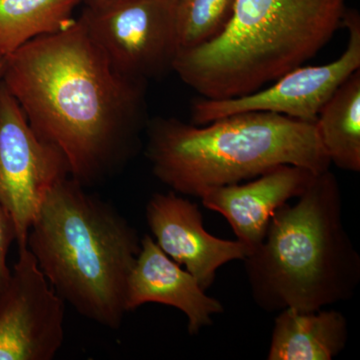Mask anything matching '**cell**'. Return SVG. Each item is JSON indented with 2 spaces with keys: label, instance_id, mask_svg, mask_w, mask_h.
<instances>
[{
  "label": "cell",
  "instance_id": "15",
  "mask_svg": "<svg viewBox=\"0 0 360 360\" xmlns=\"http://www.w3.org/2000/svg\"><path fill=\"white\" fill-rule=\"evenodd\" d=\"M82 0H0V58L37 37L65 30Z\"/></svg>",
  "mask_w": 360,
  "mask_h": 360
},
{
  "label": "cell",
  "instance_id": "5",
  "mask_svg": "<svg viewBox=\"0 0 360 360\" xmlns=\"http://www.w3.org/2000/svg\"><path fill=\"white\" fill-rule=\"evenodd\" d=\"M347 11V0H236L224 32L180 49L172 70L203 98L245 96L314 58Z\"/></svg>",
  "mask_w": 360,
  "mask_h": 360
},
{
  "label": "cell",
  "instance_id": "10",
  "mask_svg": "<svg viewBox=\"0 0 360 360\" xmlns=\"http://www.w3.org/2000/svg\"><path fill=\"white\" fill-rule=\"evenodd\" d=\"M146 222L156 245L206 290L222 265L243 260L251 252L245 243L208 233L198 205L174 191L155 193L146 208Z\"/></svg>",
  "mask_w": 360,
  "mask_h": 360
},
{
  "label": "cell",
  "instance_id": "4",
  "mask_svg": "<svg viewBox=\"0 0 360 360\" xmlns=\"http://www.w3.org/2000/svg\"><path fill=\"white\" fill-rule=\"evenodd\" d=\"M156 179L181 195L255 179L278 165L330 168L314 123L270 112L236 113L200 125L158 117L146 125Z\"/></svg>",
  "mask_w": 360,
  "mask_h": 360
},
{
  "label": "cell",
  "instance_id": "9",
  "mask_svg": "<svg viewBox=\"0 0 360 360\" xmlns=\"http://www.w3.org/2000/svg\"><path fill=\"white\" fill-rule=\"evenodd\" d=\"M0 293V360H52L65 341V302L27 246Z\"/></svg>",
  "mask_w": 360,
  "mask_h": 360
},
{
  "label": "cell",
  "instance_id": "17",
  "mask_svg": "<svg viewBox=\"0 0 360 360\" xmlns=\"http://www.w3.org/2000/svg\"><path fill=\"white\" fill-rule=\"evenodd\" d=\"M15 239L13 220L0 203V293L6 288L11 276V270L7 266V255Z\"/></svg>",
  "mask_w": 360,
  "mask_h": 360
},
{
  "label": "cell",
  "instance_id": "16",
  "mask_svg": "<svg viewBox=\"0 0 360 360\" xmlns=\"http://www.w3.org/2000/svg\"><path fill=\"white\" fill-rule=\"evenodd\" d=\"M236 0H175V21L180 49L207 44L224 32Z\"/></svg>",
  "mask_w": 360,
  "mask_h": 360
},
{
  "label": "cell",
  "instance_id": "14",
  "mask_svg": "<svg viewBox=\"0 0 360 360\" xmlns=\"http://www.w3.org/2000/svg\"><path fill=\"white\" fill-rule=\"evenodd\" d=\"M331 165L360 172V70L354 71L326 101L314 122Z\"/></svg>",
  "mask_w": 360,
  "mask_h": 360
},
{
  "label": "cell",
  "instance_id": "18",
  "mask_svg": "<svg viewBox=\"0 0 360 360\" xmlns=\"http://www.w3.org/2000/svg\"><path fill=\"white\" fill-rule=\"evenodd\" d=\"M118 1H122V0H82V4L84 7H89V8H97V7L110 6V4Z\"/></svg>",
  "mask_w": 360,
  "mask_h": 360
},
{
  "label": "cell",
  "instance_id": "3",
  "mask_svg": "<svg viewBox=\"0 0 360 360\" xmlns=\"http://www.w3.org/2000/svg\"><path fill=\"white\" fill-rule=\"evenodd\" d=\"M141 245L134 227L112 205L70 176L51 189L27 238L58 295L111 329L120 328L127 314V279Z\"/></svg>",
  "mask_w": 360,
  "mask_h": 360
},
{
  "label": "cell",
  "instance_id": "6",
  "mask_svg": "<svg viewBox=\"0 0 360 360\" xmlns=\"http://www.w3.org/2000/svg\"><path fill=\"white\" fill-rule=\"evenodd\" d=\"M77 20L122 77L148 84L172 70L179 51L175 0L84 7Z\"/></svg>",
  "mask_w": 360,
  "mask_h": 360
},
{
  "label": "cell",
  "instance_id": "7",
  "mask_svg": "<svg viewBox=\"0 0 360 360\" xmlns=\"http://www.w3.org/2000/svg\"><path fill=\"white\" fill-rule=\"evenodd\" d=\"M70 176L65 155L42 141L25 113L0 85V203L14 224L18 248L27 246L30 227L51 189Z\"/></svg>",
  "mask_w": 360,
  "mask_h": 360
},
{
  "label": "cell",
  "instance_id": "13",
  "mask_svg": "<svg viewBox=\"0 0 360 360\" xmlns=\"http://www.w3.org/2000/svg\"><path fill=\"white\" fill-rule=\"evenodd\" d=\"M348 340L347 317L338 310H281L274 319L269 360H331Z\"/></svg>",
  "mask_w": 360,
  "mask_h": 360
},
{
  "label": "cell",
  "instance_id": "2",
  "mask_svg": "<svg viewBox=\"0 0 360 360\" xmlns=\"http://www.w3.org/2000/svg\"><path fill=\"white\" fill-rule=\"evenodd\" d=\"M243 262L253 302L264 311H312L352 300L360 255L345 229L335 175L315 174L295 205L279 207Z\"/></svg>",
  "mask_w": 360,
  "mask_h": 360
},
{
  "label": "cell",
  "instance_id": "11",
  "mask_svg": "<svg viewBox=\"0 0 360 360\" xmlns=\"http://www.w3.org/2000/svg\"><path fill=\"white\" fill-rule=\"evenodd\" d=\"M315 174L307 168L278 165L245 184L207 189L200 198L206 208L221 214L238 240L253 251L264 240L276 210L302 195Z\"/></svg>",
  "mask_w": 360,
  "mask_h": 360
},
{
  "label": "cell",
  "instance_id": "19",
  "mask_svg": "<svg viewBox=\"0 0 360 360\" xmlns=\"http://www.w3.org/2000/svg\"><path fill=\"white\" fill-rule=\"evenodd\" d=\"M4 66H6V58H0V85L4 79Z\"/></svg>",
  "mask_w": 360,
  "mask_h": 360
},
{
  "label": "cell",
  "instance_id": "8",
  "mask_svg": "<svg viewBox=\"0 0 360 360\" xmlns=\"http://www.w3.org/2000/svg\"><path fill=\"white\" fill-rule=\"evenodd\" d=\"M348 32L347 49L333 63L298 66L265 89L225 99L200 98L191 108L193 124L205 125L243 112L276 113L314 123L326 101L345 80L360 70V16L348 9L343 18Z\"/></svg>",
  "mask_w": 360,
  "mask_h": 360
},
{
  "label": "cell",
  "instance_id": "12",
  "mask_svg": "<svg viewBox=\"0 0 360 360\" xmlns=\"http://www.w3.org/2000/svg\"><path fill=\"white\" fill-rule=\"evenodd\" d=\"M146 303H160L184 312L189 335L212 326V316L224 312V305L205 293L195 278L168 257L153 236L141 238V250L127 279V312Z\"/></svg>",
  "mask_w": 360,
  "mask_h": 360
},
{
  "label": "cell",
  "instance_id": "1",
  "mask_svg": "<svg viewBox=\"0 0 360 360\" xmlns=\"http://www.w3.org/2000/svg\"><path fill=\"white\" fill-rule=\"evenodd\" d=\"M2 84L84 186L129 160L148 125L146 82L115 71L77 18L7 56Z\"/></svg>",
  "mask_w": 360,
  "mask_h": 360
}]
</instances>
